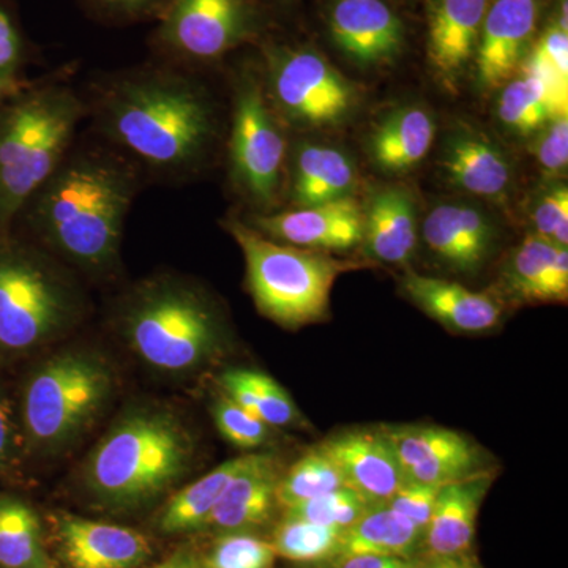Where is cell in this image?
Instances as JSON below:
<instances>
[{"label": "cell", "instance_id": "cell-1", "mask_svg": "<svg viewBox=\"0 0 568 568\" xmlns=\"http://www.w3.org/2000/svg\"><path fill=\"white\" fill-rule=\"evenodd\" d=\"M82 97L93 136L145 182L193 181L222 138L219 108L197 71L159 59L100 74Z\"/></svg>", "mask_w": 568, "mask_h": 568}, {"label": "cell", "instance_id": "cell-2", "mask_svg": "<svg viewBox=\"0 0 568 568\" xmlns=\"http://www.w3.org/2000/svg\"><path fill=\"white\" fill-rule=\"evenodd\" d=\"M144 183L133 163L92 134L74 142L11 231L73 271L111 278L121 268L126 216Z\"/></svg>", "mask_w": 568, "mask_h": 568}, {"label": "cell", "instance_id": "cell-3", "mask_svg": "<svg viewBox=\"0 0 568 568\" xmlns=\"http://www.w3.org/2000/svg\"><path fill=\"white\" fill-rule=\"evenodd\" d=\"M73 73L65 65L29 80L0 104V234L10 233L77 142L88 108Z\"/></svg>", "mask_w": 568, "mask_h": 568}, {"label": "cell", "instance_id": "cell-4", "mask_svg": "<svg viewBox=\"0 0 568 568\" xmlns=\"http://www.w3.org/2000/svg\"><path fill=\"white\" fill-rule=\"evenodd\" d=\"M194 439L164 407H134L112 424L82 466L92 499L111 510H138L155 503L192 467Z\"/></svg>", "mask_w": 568, "mask_h": 568}, {"label": "cell", "instance_id": "cell-5", "mask_svg": "<svg viewBox=\"0 0 568 568\" xmlns=\"http://www.w3.org/2000/svg\"><path fill=\"white\" fill-rule=\"evenodd\" d=\"M112 321L132 353L170 375L196 372L223 342L219 308L181 275H153L133 284L115 301Z\"/></svg>", "mask_w": 568, "mask_h": 568}, {"label": "cell", "instance_id": "cell-6", "mask_svg": "<svg viewBox=\"0 0 568 568\" xmlns=\"http://www.w3.org/2000/svg\"><path fill=\"white\" fill-rule=\"evenodd\" d=\"M73 268L24 235L0 234V357L36 353L85 315Z\"/></svg>", "mask_w": 568, "mask_h": 568}, {"label": "cell", "instance_id": "cell-7", "mask_svg": "<svg viewBox=\"0 0 568 568\" xmlns=\"http://www.w3.org/2000/svg\"><path fill=\"white\" fill-rule=\"evenodd\" d=\"M223 226L244 253L246 286L254 305L282 327L321 323L327 316L336 278L357 268L327 253L280 244L235 216Z\"/></svg>", "mask_w": 568, "mask_h": 568}, {"label": "cell", "instance_id": "cell-8", "mask_svg": "<svg viewBox=\"0 0 568 568\" xmlns=\"http://www.w3.org/2000/svg\"><path fill=\"white\" fill-rule=\"evenodd\" d=\"M114 388L111 365L88 349H65L32 369L21 394L24 446L51 454L99 418Z\"/></svg>", "mask_w": 568, "mask_h": 568}, {"label": "cell", "instance_id": "cell-9", "mask_svg": "<svg viewBox=\"0 0 568 568\" xmlns=\"http://www.w3.org/2000/svg\"><path fill=\"white\" fill-rule=\"evenodd\" d=\"M287 142L283 121L272 106L260 71L245 67L234 81L227 134L230 178L239 193L268 213L283 192Z\"/></svg>", "mask_w": 568, "mask_h": 568}, {"label": "cell", "instance_id": "cell-10", "mask_svg": "<svg viewBox=\"0 0 568 568\" xmlns=\"http://www.w3.org/2000/svg\"><path fill=\"white\" fill-rule=\"evenodd\" d=\"M265 24L260 0H171L149 48L153 59L200 71L263 41Z\"/></svg>", "mask_w": 568, "mask_h": 568}, {"label": "cell", "instance_id": "cell-11", "mask_svg": "<svg viewBox=\"0 0 568 568\" xmlns=\"http://www.w3.org/2000/svg\"><path fill=\"white\" fill-rule=\"evenodd\" d=\"M260 50L265 92L282 121L323 129L349 118L353 84L320 51L271 39Z\"/></svg>", "mask_w": 568, "mask_h": 568}, {"label": "cell", "instance_id": "cell-12", "mask_svg": "<svg viewBox=\"0 0 568 568\" xmlns=\"http://www.w3.org/2000/svg\"><path fill=\"white\" fill-rule=\"evenodd\" d=\"M394 448L406 480L446 485L484 473V454L476 443L443 426H381Z\"/></svg>", "mask_w": 568, "mask_h": 568}, {"label": "cell", "instance_id": "cell-13", "mask_svg": "<svg viewBox=\"0 0 568 568\" xmlns=\"http://www.w3.org/2000/svg\"><path fill=\"white\" fill-rule=\"evenodd\" d=\"M541 0H489L476 55L478 88L496 91L521 69L532 50Z\"/></svg>", "mask_w": 568, "mask_h": 568}, {"label": "cell", "instance_id": "cell-14", "mask_svg": "<svg viewBox=\"0 0 568 568\" xmlns=\"http://www.w3.org/2000/svg\"><path fill=\"white\" fill-rule=\"evenodd\" d=\"M325 22L336 50L355 65H386L405 48V24L386 0H332Z\"/></svg>", "mask_w": 568, "mask_h": 568}, {"label": "cell", "instance_id": "cell-15", "mask_svg": "<svg viewBox=\"0 0 568 568\" xmlns=\"http://www.w3.org/2000/svg\"><path fill=\"white\" fill-rule=\"evenodd\" d=\"M248 224L280 244L316 252L349 250L364 241V209L353 196L310 207L256 213Z\"/></svg>", "mask_w": 568, "mask_h": 568}, {"label": "cell", "instance_id": "cell-16", "mask_svg": "<svg viewBox=\"0 0 568 568\" xmlns=\"http://www.w3.org/2000/svg\"><path fill=\"white\" fill-rule=\"evenodd\" d=\"M317 447L334 462L345 487L372 506L386 504L406 481L394 448L381 428L346 429Z\"/></svg>", "mask_w": 568, "mask_h": 568}, {"label": "cell", "instance_id": "cell-17", "mask_svg": "<svg viewBox=\"0 0 568 568\" xmlns=\"http://www.w3.org/2000/svg\"><path fill=\"white\" fill-rule=\"evenodd\" d=\"M59 551L70 568H138L152 556L138 530L74 515L55 519Z\"/></svg>", "mask_w": 568, "mask_h": 568}, {"label": "cell", "instance_id": "cell-18", "mask_svg": "<svg viewBox=\"0 0 568 568\" xmlns=\"http://www.w3.org/2000/svg\"><path fill=\"white\" fill-rule=\"evenodd\" d=\"M489 0H428V61L437 80L455 88L476 55Z\"/></svg>", "mask_w": 568, "mask_h": 568}, {"label": "cell", "instance_id": "cell-19", "mask_svg": "<svg viewBox=\"0 0 568 568\" xmlns=\"http://www.w3.org/2000/svg\"><path fill=\"white\" fill-rule=\"evenodd\" d=\"M403 291L437 323L462 334L491 331L503 320V304L488 293H474L463 284L406 272Z\"/></svg>", "mask_w": 568, "mask_h": 568}, {"label": "cell", "instance_id": "cell-20", "mask_svg": "<svg viewBox=\"0 0 568 568\" xmlns=\"http://www.w3.org/2000/svg\"><path fill=\"white\" fill-rule=\"evenodd\" d=\"M428 248L448 267L473 274L484 265L495 246V226L477 207L440 204L424 223Z\"/></svg>", "mask_w": 568, "mask_h": 568}, {"label": "cell", "instance_id": "cell-21", "mask_svg": "<svg viewBox=\"0 0 568 568\" xmlns=\"http://www.w3.org/2000/svg\"><path fill=\"white\" fill-rule=\"evenodd\" d=\"M489 484L491 476L484 470L440 489L422 545L428 560L465 556L470 551L478 510Z\"/></svg>", "mask_w": 568, "mask_h": 568}, {"label": "cell", "instance_id": "cell-22", "mask_svg": "<svg viewBox=\"0 0 568 568\" xmlns=\"http://www.w3.org/2000/svg\"><path fill=\"white\" fill-rule=\"evenodd\" d=\"M280 477L282 467L274 455L257 454L252 465L230 481L205 526L242 532L265 525L278 507L276 485Z\"/></svg>", "mask_w": 568, "mask_h": 568}, {"label": "cell", "instance_id": "cell-23", "mask_svg": "<svg viewBox=\"0 0 568 568\" xmlns=\"http://www.w3.org/2000/svg\"><path fill=\"white\" fill-rule=\"evenodd\" d=\"M504 293L521 304L567 302V246L530 234L511 254L504 272Z\"/></svg>", "mask_w": 568, "mask_h": 568}, {"label": "cell", "instance_id": "cell-24", "mask_svg": "<svg viewBox=\"0 0 568 568\" xmlns=\"http://www.w3.org/2000/svg\"><path fill=\"white\" fill-rule=\"evenodd\" d=\"M448 181L463 192L488 200L506 196L511 166L504 152L487 138L466 130L448 136L440 160Z\"/></svg>", "mask_w": 568, "mask_h": 568}, {"label": "cell", "instance_id": "cell-25", "mask_svg": "<svg viewBox=\"0 0 568 568\" xmlns=\"http://www.w3.org/2000/svg\"><path fill=\"white\" fill-rule=\"evenodd\" d=\"M366 252L387 264H406L417 246V215L413 196L402 186L373 194L364 209Z\"/></svg>", "mask_w": 568, "mask_h": 568}, {"label": "cell", "instance_id": "cell-26", "mask_svg": "<svg viewBox=\"0 0 568 568\" xmlns=\"http://www.w3.org/2000/svg\"><path fill=\"white\" fill-rule=\"evenodd\" d=\"M357 174L349 156L331 145L305 144L294 151L290 174L291 207H310L351 196Z\"/></svg>", "mask_w": 568, "mask_h": 568}, {"label": "cell", "instance_id": "cell-27", "mask_svg": "<svg viewBox=\"0 0 568 568\" xmlns=\"http://www.w3.org/2000/svg\"><path fill=\"white\" fill-rule=\"evenodd\" d=\"M519 70L521 77L504 84L497 115L511 132L529 136L556 118L567 115V88L525 67Z\"/></svg>", "mask_w": 568, "mask_h": 568}, {"label": "cell", "instance_id": "cell-28", "mask_svg": "<svg viewBox=\"0 0 568 568\" xmlns=\"http://www.w3.org/2000/svg\"><path fill=\"white\" fill-rule=\"evenodd\" d=\"M436 125L420 106L399 108L377 125L369 151L377 166L387 173H406L432 151Z\"/></svg>", "mask_w": 568, "mask_h": 568}, {"label": "cell", "instance_id": "cell-29", "mask_svg": "<svg viewBox=\"0 0 568 568\" xmlns=\"http://www.w3.org/2000/svg\"><path fill=\"white\" fill-rule=\"evenodd\" d=\"M422 545L424 532L416 525L386 504H379L343 530L336 558L375 555L413 559L422 551Z\"/></svg>", "mask_w": 568, "mask_h": 568}, {"label": "cell", "instance_id": "cell-30", "mask_svg": "<svg viewBox=\"0 0 568 568\" xmlns=\"http://www.w3.org/2000/svg\"><path fill=\"white\" fill-rule=\"evenodd\" d=\"M256 455L246 454L227 459L223 465L216 466L211 473L171 496L156 521L160 532L164 536H178L205 528L213 507L219 503L224 489L237 474L252 465Z\"/></svg>", "mask_w": 568, "mask_h": 568}, {"label": "cell", "instance_id": "cell-31", "mask_svg": "<svg viewBox=\"0 0 568 568\" xmlns=\"http://www.w3.org/2000/svg\"><path fill=\"white\" fill-rule=\"evenodd\" d=\"M219 386L224 395L272 428L301 422V413L291 395L274 377L263 372L248 368L227 369L219 377Z\"/></svg>", "mask_w": 568, "mask_h": 568}, {"label": "cell", "instance_id": "cell-32", "mask_svg": "<svg viewBox=\"0 0 568 568\" xmlns=\"http://www.w3.org/2000/svg\"><path fill=\"white\" fill-rule=\"evenodd\" d=\"M48 566L39 515L20 497L0 495V568Z\"/></svg>", "mask_w": 568, "mask_h": 568}, {"label": "cell", "instance_id": "cell-33", "mask_svg": "<svg viewBox=\"0 0 568 568\" xmlns=\"http://www.w3.org/2000/svg\"><path fill=\"white\" fill-rule=\"evenodd\" d=\"M342 487H345L342 474L316 446L298 458L286 473H282L276 485V503L286 510Z\"/></svg>", "mask_w": 568, "mask_h": 568}, {"label": "cell", "instance_id": "cell-34", "mask_svg": "<svg viewBox=\"0 0 568 568\" xmlns=\"http://www.w3.org/2000/svg\"><path fill=\"white\" fill-rule=\"evenodd\" d=\"M343 530L283 518L272 536V547L276 556L293 562L320 564L336 558Z\"/></svg>", "mask_w": 568, "mask_h": 568}, {"label": "cell", "instance_id": "cell-35", "mask_svg": "<svg viewBox=\"0 0 568 568\" xmlns=\"http://www.w3.org/2000/svg\"><path fill=\"white\" fill-rule=\"evenodd\" d=\"M39 58V47L22 26L17 2L0 0V81L26 80V71Z\"/></svg>", "mask_w": 568, "mask_h": 568}, {"label": "cell", "instance_id": "cell-36", "mask_svg": "<svg viewBox=\"0 0 568 568\" xmlns=\"http://www.w3.org/2000/svg\"><path fill=\"white\" fill-rule=\"evenodd\" d=\"M373 507L354 489L342 487L298 506L286 508L284 518L302 519L315 525L345 530Z\"/></svg>", "mask_w": 568, "mask_h": 568}, {"label": "cell", "instance_id": "cell-37", "mask_svg": "<svg viewBox=\"0 0 568 568\" xmlns=\"http://www.w3.org/2000/svg\"><path fill=\"white\" fill-rule=\"evenodd\" d=\"M212 417L220 435L231 446L242 448V450L263 447L271 437L272 426L253 416L223 392H220V395L213 399Z\"/></svg>", "mask_w": 568, "mask_h": 568}, {"label": "cell", "instance_id": "cell-38", "mask_svg": "<svg viewBox=\"0 0 568 568\" xmlns=\"http://www.w3.org/2000/svg\"><path fill=\"white\" fill-rule=\"evenodd\" d=\"M276 558L271 541L245 532H230L213 544L205 568H272Z\"/></svg>", "mask_w": 568, "mask_h": 568}, {"label": "cell", "instance_id": "cell-39", "mask_svg": "<svg viewBox=\"0 0 568 568\" xmlns=\"http://www.w3.org/2000/svg\"><path fill=\"white\" fill-rule=\"evenodd\" d=\"M82 13L106 28H129L156 22L171 0H74Z\"/></svg>", "mask_w": 568, "mask_h": 568}, {"label": "cell", "instance_id": "cell-40", "mask_svg": "<svg viewBox=\"0 0 568 568\" xmlns=\"http://www.w3.org/2000/svg\"><path fill=\"white\" fill-rule=\"evenodd\" d=\"M536 234L547 239L551 244L567 246L568 244V190L566 185L549 189L532 211Z\"/></svg>", "mask_w": 568, "mask_h": 568}, {"label": "cell", "instance_id": "cell-41", "mask_svg": "<svg viewBox=\"0 0 568 568\" xmlns=\"http://www.w3.org/2000/svg\"><path fill=\"white\" fill-rule=\"evenodd\" d=\"M439 485L417 484V481L406 480L402 488L387 500L386 506L395 510L396 514L409 519L413 525L424 532L435 510L437 496H439Z\"/></svg>", "mask_w": 568, "mask_h": 568}, {"label": "cell", "instance_id": "cell-42", "mask_svg": "<svg viewBox=\"0 0 568 568\" xmlns=\"http://www.w3.org/2000/svg\"><path fill=\"white\" fill-rule=\"evenodd\" d=\"M537 162L547 175H560L568 164V121L567 115L556 118L538 132L534 142Z\"/></svg>", "mask_w": 568, "mask_h": 568}, {"label": "cell", "instance_id": "cell-43", "mask_svg": "<svg viewBox=\"0 0 568 568\" xmlns=\"http://www.w3.org/2000/svg\"><path fill=\"white\" fill-rule=\"evenodd\" d=\"M24 439L11 399L0 386V477L17 466Z\"/></svg>", "mask_w": 568, "mask_h": 568}, {"label": "cell", "instance_id": "cell-44", "mask_svg": "<svg viewBox=\"0 0 568 568\" xmlns=\"http://www.w3.org/2000/svg\"><path fill=\"white\" fill-rule=\"evenodd\" d=\"M532 51L551 63L560 74L568 77V37L567 31H562L558 24L551 26L540 37L537 47H532Z\"/></svg>", "mask_w": 568, "mask_h": 568}, {"label": "cell", "instance_id": "cell-45", "mask_svg": "<svg viewBox=\"0 0 568 568\" xmlns=\"http://www.w3.org/2000/svg\"><path fill=\"white\" fill-rule=\"evenodd\" d=\"M425 560L396 556L354 555L331 560L332 568H422Z\"/></svg>", "mask_w": 568, "mask_h": 568}, {"label": "cell", "instance_id": "cell-46", "mask_svg": "<svg viewBox=\"0 0 568 568\" xmlns=\"http://www.w3.org/2000/svg\"><path fill=\"white\" fill-rule=\"evenodd\" d=\"M422 568H478L476 560L469 556H454V558H439L425 560Z\"/></svg>", "mask_w": 568, "mask_h": 568}, {"label": "cell", "instance_id": "cell-47", "mask_svg": "<svg viewBox=\"0 0 568 568\" xmlns=\"http://www.w3.org/2000/svg\"><path fill=\"white\" fill-rule=\"evenodd\" d=\"M152 568H197V562L192 552L179 549L170 559L163 560L162 564H156Z\"/></svg>", "mask_w": 568, "mask_h": 568}, {"label": "cell", "instance_id": "cell-48", "mask_svg": "<svg viewBox=\"0 0 568 568\" xmlns=\"http://www.w3.org/2000/svg\"><path fill=\"white\" fill-rule=\"evenodd\" d=\"M29 80H31V78H26V80L21 81H0V104H2L3 100L11 95V93L22 88Z\"/></svg>", "mask_w": 568, "mask_h": 568}, {"label": "cell", "instance_id": "cell-49", "mask_svg": "<svg viewBox=\"0 0 568 568\" xmlns=\"http://www.w3.org/2000/svg\"><path fill=\"white\" fill-rule=\"evenodd\" d=\"M275 2H290V0H275Z\"/></svg>", "mask_w": 568, "mask_h": 568}, {"label": "cell", "instance_id": "cell-50", "mask_svg": "<svg viewBox=\"0 0 568 568\" xmlns=\"http://www.w3.org/2000/svg\"><path fill=\"white\" fill-rule=\"evenodd\" d=\"M560 2H566V0H559V3H560Z\"/></svg>", "mask_w": 568, "mask_h": 568}, {"label": "cell", "instance_id": "cell-51", "mask_svg": "<svg viewBox=\"0 0 568 568\" xmlns=\"http://www.w3.org/2000/svg\"><path fill=\"white\" fill-rule=\"evenodd\" d=\"M44 568H51V566L44 567Z\"/></svg>", "mask_w": 568, "mask_h": 568}]
</instances>
